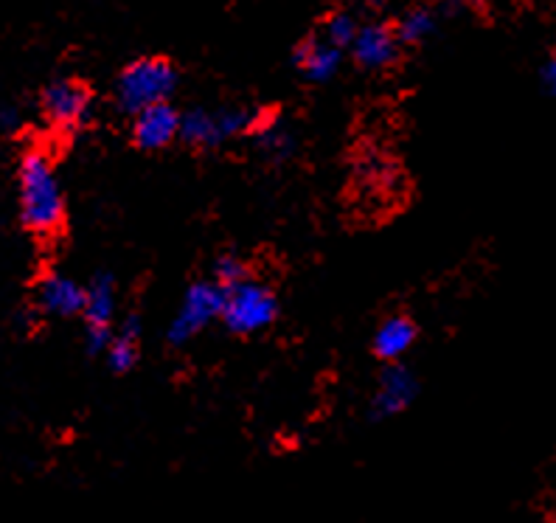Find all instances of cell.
Instances as JSON below:
<instances>
[{"label": "cell", "instance_id": "cell-1", "mask_svg": "<svg viewBox=\"0 0 556 523\" xmlns=\"http://www.w3.org/2000/svg\"><path fill=\"white\" fill-rule=\"evenodd\" d=\"M21 214L26 228L54 234L65 220V195L46 152H26L21 161Z\"/></svg>", "mask_w": 556, "mask_h": 523}, {"label": "cell", "instance_id": "cell-2", "mask_svg": "<svg viewBox=\"0 0 556 523\" xmlns=\"http://www.w3.org/2000/svg\"><path fill=\"white\" fill-rule=\"evenodd\" d=\"M177 82H180V74L169 60H163V57L136 60L118 74L116 104L122 108V113L136 116L138 110L150 108V104L169 102L177 90Z\"/></svg>", "mask_w": 556, "mask_h": 523}, {"label": "cell", "instance_id": "cell-3", "mask_svg": "<svg viewBox=\"0 0 556 523\" xmlns=\"http://www.w3.org/2000/svg\"><path fill=\"white\" fill-rule=\"evenodd\" d=\"M223 313L219 319L233 335H253L262 333L276 321L278 301L273 290L262 282L242 279L231 287H223Z\"/></svg>", "mask_w": 556, "mask_h": 523}, {"label": "cell", "instance_id": "cell-4", "mask_svg": "<svg viewBox=\"0 0 556 523\" xmlns=\"http://www.w3.org/2000/svg\"><path fill=\"white\" fill-rule=\"evenodd\" d=\"M223 299L225 290L219 285H208V282L191 285L184 296V304H180V310H177L175 321L169 326V344L184 347L203 326L219 319V313H223Z\"/></svg>", "mask_w": 556, "mask_h": 523}, {"label": "cell", "instance_id": "cell-5", "mask_svg": "<svg viewBox=\"0 0 556 523\" xmlns=\"http://www.w3.org/2000/svg\"><path fill=\"white\" fill-rule=\"evenodd\" d=\"M42 110L60 127H76V124L88 122L93 99H90V90L81 82L60 79L54 85H48L46 94H42Z\"/></svg>", "mask_w": 556, "mask_h": 523}, {"label": "cell", "instance_id": "cell-6", "mask_svg": "<svg viewBox=\"0 0 556 523\" xmlns=\"http://www.w3.org/2000/svg\"><path fill=\"white\" fill-rule=\"evenodd\" d=\"M416 397H419V377L402 363H388L380 377V388L371 400V416L388 420V416L402 414Z\"/></svg>", "mask_w": 556, "mask_h": 523}, {"label": "cell", "instance_id": "cell-7", "mask_svg": "<svg viewBox=\"0 0 556 523\" xmlns=\"http://www.w3.org/2000/svg\"><path fill=\"white\" fill-rule=\"evenodd\" d=\"M180 133V113L169 102H157L132 116V141L141 150H163Z\"/></svg>", "mask_w": 556, "mask_h": 523}, {"label": "cell", "instance_id": "cell-8", "mask_svg": "<svg viewBox=\"0 0 556 523\" xmlns=\"http://www.w3.org/2000/svg\"><path fill=\"white\" fill-rule=\"evenodd\" d=\"M349 48H352V54L354 60H357L359 69H368V71L388 69V65H394L396 57H400V40H396V32L391 26H382V23L359 26Z\"/></svg>", "mask_w": 556, "mask_h": 523}, {"label": "cell", "instance_id": "cell-9", "mask_svg": "<svg viewBox=\"0 0 556 523\" xmlns=\"http://www.w3.org/2000/svg\"><path fill=\"white\" fill-rule=\"evenodd\" d=\"M37 301L40 310L56 319H71V315H81L85 307V287L76 285L68 276H46L37 290Z\"/></svg>", "mask_w": 556, "mask_h": 523}, {"label": "cell", "instance_id": "cell-10", "mask_svg": "<svg viewBox=\"0 0 556 523\" xmlns=\"http://www.w3.org/2000/svg\"><path fill=\"white\" fill-rule=\"evenodd\" d=\"M340 60H343L340 48L329 46L326 40L301 42V46L295 48V54H292V62L299 65L301 74L313 82L332 79L340 71Z\"/></svg>", "mask_w": 556, "mask_h": 523}, {"label": "cell", "instance_id": "cell-11", "mask_svg": "<svg viewBox=\"0 0 556 523\" xmlns=\"http://www.w3.org/2000/svg\"><path fill=\"white\" fill-rule=\"evenodd\" d=\"M88 326H113L116 315V279L113 273H96L90 287H85V307H81Z\"/></svg>", "mask_w": 556, "mask_h": 523}, {"label": "cell", "instance_id": "cell-12", "mask_svg": "<svg viewBox=\"0 0 556 523\" xmlns=\"http://www.w3.org/2000/svg\"><path fill=\"white\" fill-rule=\"evenodd\" d=\"M416 335H419V329H416L414 321L405 319V315H394V319L382 321V326L377 329V335H374V354H377L380 361L396 363L407 349L414 347Z\"/></svg>", "mask_w": 556, "mask_h": 523}, {"label": "cell", "instance_id": "cell-13", "mask_svg": "<svg viewBox=\"0 0 556 523\" xmlns=\"http://www.w3.org/2000/svg\"><path fill=\"white\" fill-rule=\"evenodd\" d=\"M138 335H141V315L129 313L122 321V333L113 335L104 349L108 354V366L116 374H127L138 363Z\"/></svg>", "mask_w": 556, "mask_h": 523}, {"label": "cell", "instance_id": "cell-14", "mask_svg": "<svg viewBox=\"0 0 556 523\" xmlns=\"http://www.w3.org/2000/svg\"><path fill=\"white\" fill-rule=\"evenodd\" d=\"M177 138H184L191 147H219L217 127H214V110L194 108L180 116V133Z\"/></svg>", "mask_w": 556, "mask_h": 523}, {"label": "cell", "instance_id": "cell-15", "mask_svg": "<svg viewBox=\"0 0 556 523\" xmlns=\"http://www.w3.org/2000/svg\"><path fill=\"white\" fill-rule=\"evenodd\" d=\"M256 122H258V116L248 108L214 110V127H217V141L219 144L242 136V133H248V129H251Z\"/></svg>", "mask_w": 556, "mask_h": 523}, {"label": "cell", "instance_id": "cell-16", "mask_svg": "<svg viewBox=\"0 0 556 523\" xmlns=\"http://www.w3.org/2000/svg\"><path fill=\"white\" fill-rule=\"evenodd\" d=\"M394 32L400 42L428 40V37L435 32L433 12H430V9H414V12H407L405 17H402L400 28H394Z\"/></svg>", "mask_w": 556, "mask_h": 523}, {"label": "cell", "instance_id": "cell-17", "mask_svg": "<svg viewBox=\"0 0 556 523\" xmlns=\"http://www.w3.org/2000/svg\"><path fill=\"white\" fill-rule=\"evenodd\" d=\"M258 147L273 158H287L295 150V136L287 124H267L258 129Z\"/></svg>", "mask_w": 556, "mask_h": 523}, {"label": "cell", "instance_id": "cell-18", "mask_svg": "<svg viewBox=\"0 0 556 523\" xmlns=\"http://www.w3.org/2000/svg\"><path fill=\"white\" fill-rule=\"evenodd\" d=\"M357 28L359 26H357V21H354L352 14L334 12L324 26V40L329 42V46H334V48H340V51H343L346 46H352L354 35H357Z\"/></svg>", "mask_w": 556, "mask_h": 523}, {"label": "cell", "instance_id": "cell-19", "mask_svg": "<svg viewBox=\"0 0 556 523\" xmlns=\"http://www.w3.org/2000/svg\"><path fill=\"white\" fill-rule=\"evenodd\" d=\"M242 279H248V267H244L242 259H237V257L219 259L217 262V285L219 287H231Z\"/></svg>", "mask_w": 556, "mask_h": 523}, {"label": "cell", "instance_id": "cell-20", "mask_svg": "<svg viewBox=\"0 0 556 523\" xmlns=\"http://www.w3.org/2000/svg\"><path fill=\"white\" fill-rule=\"evenodd\" d=\"M110 338H113V329H110V326H88V329H85V349H88L90 354L104 352Z\"/></svg>", "mask_w": 556, "mask_h": 523}, {"label": "cell", "instance_id": "cell-21", "mask_svg": "<svg viewBox=\"0 0 556 523\" xmlns=\"http://www.w3.org/2000/svg\"><path fill=\"white\" fill-rule=\"evenodd\" d=\"M540 82H543L545 94L554 96V90H556V62H554V57H551L543 69H540Z\"/></svg>", "mask_w": 556, "mask_h": 523}, {"label": "cell", "instance_id": "cell-22", "mask_svg": "<svg viewBox=\"0 0 556 523\" xmlns=\"http://www.w3.org/2000/svg\"><path fill=\"white\" fill-rule=\"evenodd\" d=\"M17 124V113L14 110H3L0 113V127H14Z\"/></svg>", "mask_w": 556, "mask_h": 523}, {"label": "cell", "instance_id": "cell-23", "mask_svg": "<svg viewBox=\"0 0 556 523\" xmlns=\"http://www.w3.org/2000/svg\"><path fill=\"white\" fill-rule=\"evenodd\" d=\"M447 7H472V3H478V0H444Z\"/></svg>", "mask_w": 556, "mask_h": 523}]
</instances>
